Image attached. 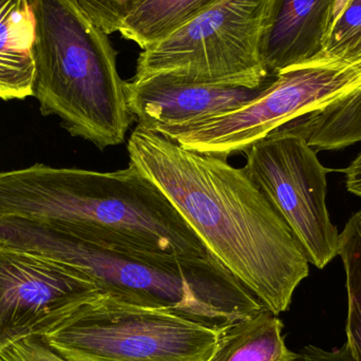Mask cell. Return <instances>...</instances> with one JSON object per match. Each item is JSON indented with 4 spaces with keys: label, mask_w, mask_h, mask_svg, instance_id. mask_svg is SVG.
<instances>
[{
    "label": "cell",
    "mask_w": 361,
    "mask_h": 361,
    "mask_svg": "<svg viewBox=\"0 0 361 361\" xmlns=\"http://www.w3.org/2000/svg\"><path fill=\"white\" fill-rule=\"evenodd\" d=\"M129 160L169 197L210 252L271 313L309 276L290 228L243 169L137 126Z\"/></svg>",
    "instance_id": "1"
},
{
    "label": "cell",
    "mask_w": 361,
    "mask_h": 361,
    "mask_svg": "<svg viewBox=\"0 0 361 361\" xmlns=\"http://www.w3.org/2000/svg\"><path fill=\"white\" fill-rule=\"evenodd\" d=\"M0 216L53 221L114 250L212 254L169 197L130 162L108 173L44 164L0 171Z\"/></svg>",
    "instance_id": "2"
},
{
    "label": "cell",
    "mask_w": 361,
    "mask_h": 361,
    "mask_svg": "<svg viewBox=\"0 0 361 361\" xmlns=\"http://www.w3.org/2000/svg\"><path fill=\"white\" fill-rule=\"evenodd\" d=\"M0 244L78 269L99 292L222 333L267 309L214 255L129 252L84 241L53 221L0 216Z\"/></svg>",
    "instance_id": "3"
},
{
    "label": "cell",
    "mask_w": 361,
    "mask_h": 361,
    "mask_svg": "<svg viewBox=\"0 0 361 361\" xmlns=\"http://www.w3.org/2000/svg\"><path fill=\"white\" fill-rule=\"evenodd\" d=\"M35 17L33 97L42 116L99 149L124 143L133 121L109 35L73 0H30Z\"/></svg>",
    "instance_id": "4"
},
{
    "label": "cell",
    "mask_w": 361,
    "mask_h": 361,
    "mask_svg": "<svg viewBox=\"0 0 361 361\" xmlns=\"http://www.w3.org/2000/svg\"><path fill=\"white\" fill-rule=\"evenodd\" d=\"M278 0H216L140 53L133 80L256 89L271 80L264 54Z\"/></svg>",
    "instance_id": "5"
},
{
    "label": "cell",
    "mask_w": 361,
    "mask_h": 361,
    "mask_svg": "<svg viewBox=\"0 0 361 361\" xmlns=\"http://www.w3.org/2000/svg\"><path fill=\"white\" fill-rule=\"evenodd\" d=\"M220 332L97 292L42 338L72 361H209Z\"/></svg>",
    "instance_id": "6"
},
{
    "label": "cell",
    "mask_w": 361,
    "mask_h": 361,
    "mask_svg": "<svg viewBox=\"0 0 361 361\" xmlns=\"http://www.w3.org/2000/svg\"><path fill=\"white\" fill-rule=\"evenodd\" d=\"M358 91L361 63L316 56L279 72L256 99L238 109L158 135L192 152L228 158L290 121Z\"/></svg>",
    "instance_id": "7"
},
{
    "label": "cell",
    "mask_w": 361,
    "mask_h": 361,
    "mask_svg": "<svg viewBox=\"0 0 361 361\" xmlns=\"http://www.w3.org/2000/svg\"><path fill=\"white\" fill-rule=\"evenodd\" d=\"M243 171L284 221L307 261L322 269L338 256L341 233L326 207V175L305 140L274 130L245 152Z\"/></svg>",
    "instance_id": "8"
},
{
    "label": "cell",
    "mask_w": 361,
    "mask_h": 361,
    "mask_svg": "<svg viewBox=\"0 0 361 361\" xmlns=\"http://www.w3.org/2000/svg\"><path fill=\"white\" fill-rule=\"evenodd\" d=\"M99 292L73 267L0 244V354L44 337L74 307Z\"/></svg>",
    "instance_id": "9"
},
{
    "label": "cell",
    "mask_w": 361,
    "mask_h": 361,
    "mask_svg": "<svg viewBox=\"0 0 361 361\" xmlns=\"http://www.w3.org/2000/svg\"><path fill=\"white\" fill-rule=\"evenodd\" d=\"M267 84L237 88L154 78L126 82V95L137 126L159 133L238 109L256 99Z\"/></svg>",
    "instance_id": "10"
},
{
    "label": "cell",
    "mask_w": 361,
    "mask_h": 361,
    "mask_svg": "<svg viewBox=\"0 0 361 361\" xmlns=\"http://www.w3.org/2000/svg\"><path fill=\"white\" fill-rule=\"evenodd\" d=\"M335 0H278L264 61L269 76L320 54Z\"/></svg>",
    "instance_id": "11"
},
{
    "label": "cell",
    "mask_w": 361,
    "mask_h": 361,
    "mask_svg": "<svg viewBox=\"0 0 361 361\" xmlns=\"http://www.w3.org/2000/svg\"><path fill=\"white\" fill-rule=\"evenodd\" d=\"M35 17L30 0H0V99L33 97Z\"/></svg>",
    "instance_id": "12"
},
{
    "label": "cell",
    "mask_w": 361,
    "mask_h": 361,
    "mask_svg": "<svg viewBox=\"0 0 361 361\" xmlns=\"http://www.w3.org/2000/svg\"><path fill=\"white\" fill-rule=\"evenodd\" d=\"M283 326L277 315L263 310L221 333L209 361H294L298 353L286 347Z\"/></svg>",
    "instance_id": "13"
},
{
    "label": "cell",
    "mask_w": 361,
    "mask_h": 361,
    "mask_svg": "<svg viewBox=\"0 0 361 361\" xmlns=\"http://www.w3.org/2000/svg\"><path fill=\"white\" fill-rule=\"evenodd\" d=\"M298 129L315 152L361 142V91L301 116Z\"/></svg>",
    "instance_id": "14"
},
{
    "label": "cell",
    "mask_w": 361,
    "mask_h": 361,
    "mask_svg": "<svg viewBox=\"0 0 361 361\" xmlns=\"http://www.w3.org/2000/svg\"><path fill=\"white\" fill-rule=\"evenodd\" d=\"M216 0H143L123 20L118 33L143 50L197 16Z\"/></svg>",
    "instance_id": "15"
},
{
    "label": "cell",
    "mask_w": 361,
    "mask_h": 361,
    "mask_svg": "<svg viewBox=\"0 0 361 361\" xmlns=\"http://www.w3.org/2000/svg\"><path fill=\"white\" fill-rule=\"evenodd\" d=\"M338 256L347 275V345L355 361H361V209L345 224L339 237Z\"/></svg>",
    "instance_id": "16"
},
{
    "label": "cell",
    "mask_w": 361,
    "mask_h": 361,
    "mask_svg": "<svg viewBox=\"0 0 361 361\" xmlns=\"http://www.w3.org/2000/svg\"><path fill=\"white\" fill-rule=\"evenodd\" d=\"M318 56L361 63V0H335L332 19Z\"/></svg>",
    "instance_id": "17"
},
{
    "label": "cell",
    "mask_w": 361,
    "mask_h": 361,
    "mask_svg": "<svg viewBox=\"0 0 361 361\" xmlns=\"http://www.w3.org/2000/svg\"><path fill=\"white\" fill-rule=\"evenodd\" d=\"M108 35L118 32L127 15L143 0H73Z\"/></svg>",
    "instance_id": "18"
},
{
    "label": "cell",
    "mask_w": 361,
    "mask_h": 361,
    "mask_svg": "<svg viewBox=\"0 0 361 361\" xmlns=\"http://www.w3.org/2000/svg\"><path fill=\"white\" fill-rule=\"evenodd\" d=\"M0 361H72L55 352L42 337H31L6 349Z\"/></svg>",
    "instance_id": "19"
},
{
    "label": "cell",
    "mask_w": 361,
    "mask_h": 361,
    "mask_svg": "<svg viewBox=\"0 0 361 361\" xmlns=\"http://www.w3.org/2000/svg\"><path fill=\"white\" fill-rule=\"evenodd\" d=\"M294 361H355L350 353L347 343L341 349L326 351L316 345H307L298 353Z\"/></svg>",
    "instance_id": "20"
},
{
    "label": "cell",
    "mask_w": 361,
    "mask_h": 361,
    "mask_svg": "<svg viewBox=\"0 0 361 361\" xmlns=\"http://www.w3.org/2000/svg\"><path fill=\"white\" fill-rule=\"evenodd\" d=\"M348 191L361 197V152L345 171Z\"/></svg>",
    "instance_id": "21"
}]
</instances>
